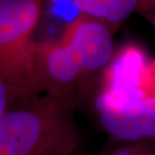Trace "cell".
I'll list each match as a JSON object with an SVG mask.
<instances>
[{"instance_id":"1","label":"cell","mask_w":155,"mask_h":155,"mask_svg":"<svg viewBox=\"0 0 155 155\" xmlns=\"http://www.w3.org/2000/svg\"><path fill=\"white\" fill-rule=\"evenodd\" d=\"M74 104L48 93L17 101L0 121V155H74Z\"/></svg>"},{"instance_id":"11","label":"cell","mask_w":155,"mask_h":155,"mask_svg":"<svg viewBox=\"0 0 155 155\" xmlns=\"http://www.w3.org/2000/svg\"><path fill=\"white\" fill-rule=\"evenodd\" d=\"M151 21H152V24L155 28V12H153L152 14H151Z\"/></svg>"},{"instance_id":"10","label":"cell","mask_w":155,"mask_h":155,"mask_svg":"<svg viewBox=\"0 0 155 155\" xmlns=\"http://www.w3.org/2000/svg\"><path fill=\"white\" fill-rule=\"evenodd\" d=\"M138 10L152 14L155 12V0H140Z\"/></svg>"},{"instance_id":"5","label":"cell","mask_w":155,"mask_h":155,"mask_svg":"<svg viewBox=\"0 0 155 155\" xmlns=\"http://www.w3.org/2000/svg\"><path fill=\"white\" fill-rule=\"evenodd\" d=\"M98 116L104 130L116 139L140 142L155 138V97L144 98L129 111L102 112Z\"/></svg>"},{"instance_id":"3","label":"cell","mask_w":155,"mask_h":155,"mask_svg":"<svg viewBox=\"0 0 155 155\" xmlns=\"http://www.w3.org/2000/svg\"><path fill=\"white\" fill-rule=\"evenodd\" d=\"M150 59L139 44H125L114 52L100 78L95 98L97 113L124 112L137 107L144 99L141 81Z\"/></svg>"},{"instance_id":"9","label":"cell","mask_w":155,"mask_h":155,"mask_svg":"<svg viewBox=\"0 0 155 155\" xmlns=\"http://www.w3.org/2000/svg\"><path fill=\"white\" fill-rule=\"evenodd\" d=\"M107 155H155V148L136 143L117 148Z\"/></svg>"},{"instance_id":"7","label":"cell","mask_w":155,"mask_h":155,"mask_svg":"<svg viewBox=\"0 0 155 155\" xmlns=\"http://www.w3.org/2000/svg\"><path fill=\"white\" fill-rule=\"evenodd\" d=\"M20 97L7 82L0 80V121L14 103L20 101Z\"/></svg>"},{"instance_id":"4","label":"cell","mask_w":155,"mask_h":155,"mask_svg":"<svg viewBox=\"0 0 155 155\" xmlns=\"http://www.w3.org/2000/svg\"><path fill=\"white\" fill-rule=\"evenodd\" d=\"M112 32L103 22L83 15L59 39L76 55L86 81L99 72L102 74L113 57Z\"/></svg>"},{"instance_id":"8","label":"cell","mask_w":155,"mask_h":155,"mask_svg":"<svg viewBox=\"0 0 155 155\" xmlns=\"http://www.w3.org/2000/svg\"><path fill=\"white\" fill-rule=\"evenodd\" d=\"M141 90L145 98L155 97V58L150 59L144 70Z\"/></svg>"},{"instance_id":"6","label":"cell","mask_w":155,"mask_h":155,"mask_svg":"<svg viewBox=\"0 0 155 155\" xmlns=\"http://www.w3.org/2000/svg\"><path fill=\"white\" fill-rule=\"evenodd\" d=\"M82 14L106 24L114 31L135 10L140 0H73Z\"/></svg>"},{"instance_id":"2","label":"cell","mask_w":155,"mask_h":155,"mask_svg":"<svg viewBox=\"0 0 155 155\" xmlns=\"http://www.w3.org/2000/svg\"><path fill=\"white\" fill-rule=\"evenodd\" d=\"M41 16L42 0H0V80L7 82L21 100L42 93L34 39Z\"/></svg>"}]
</instances>
